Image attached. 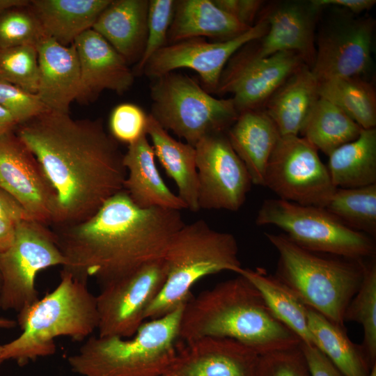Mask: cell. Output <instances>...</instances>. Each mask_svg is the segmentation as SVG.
<instances>
[{
	"label": "cell",
	"mask_w": 376,
	"mask_h": 376,
	"mask_svg": "<svg viewBox=\"0 0 376 376\" xmlns=\"http://www.w3.org/2000/svg\"><path fill=\"white\" fill-rule=\"evenodd\" d=\"M15 133L56 193L58 210L51 226L82 222L123 190L124 154L100 119H75L49 110L19 125Z\"/></svg>",
	"instance_id": "cell-1"
},
{
	"label": "cell",
	"mask_w": 376,
	"mask_h": 376,
	"mask_svg": "<svg viewBox=\"0 0 376 376\" xmlns=\"http://www.w3.org/2000/svg\"><path fill=\"white\" fill-rule=\"evenodd\" d=\"M185 224L180 210L141 208L123 189L89 219L52 230L65 259L62 269L103 287L163 258Z\"/></svg>",
	"instance_id": "cell-2"
},
{
	"label": "cell",
	"mask_w": 376,
	"mask_h": 376,
	"mask_svg": "<svg viewBox=\"0 0 376 376\" xmlns=\"http://www.w3.org/2000/svg\"><path fill=\"white\" fill-rule=\"evenodd\" d=\"M205 337L235 340L260 356L301 343L274 315L257 288L240 274L191 297L185 304L179 341Z\"/></svg>",
	"instance_id": "cell-3"
},
{
	"label": "cell",
	"mask_w": 376,
	"mask_h": 376,
	"mask_svg": "<svg viewBox=\"0 0 376 376\" xmlns=\"http://www.w3.org/2000/svg\"><path fill=\"white\" fill-rule=\"evenodd\" d=\"M58 285L39 299L26 311L17 314L22 334L3 345V358L24 365L40 357L53 355L55 338L67 336L82 341L97 329L96 296L88 282L63 269Z\"/></svg>",
	"instance_id": "cell-4"
},
{
	"label": "cell",
	"mask_w": 376,
	"mask_h": 376,
	"mask_svg": "<svg viewBox=\"0 0 376 376\" xmlns=\"http://www.w3.org/2000/svg\"><path fill=\"white\" fill-rule=\"evenodd\" d=\"M143 322L129 338L91 336L68 356L70 369L81 376H161L178 352L184 308Z\"/></svg>",
	"instance_id": "cell-5"
},
{
	"label": "cell",
	"mask_w": 376,
	"mask_h": 376,
	"mask_svg": "<svg viewBox=\"0 0 376 376\" xmlns=\"http://www.w3.org/2000/svg\"><path fill=\"white\" fill-rule=\"evenodd\" d=\"M265 236L279 253L275 276L306 306L344 327V313L361 283L365 260L324 257L284 234Z\"/></svg>",
	"instance_id": "cell-6"
},
{
	"label": "cell",
	"mask_w": 376,
	"mask_h": 376,
	"mask_svg": "<svg viewBox=\"0 0 376 376\" xmlns=\"http://www.w3.org/2000/svg\"><path fill=\"white\" fill-rule=\"evenodd\" d=\"M235 236L212 228L204 220L185 224L171 238L164 256V285L145 313V320L162 317L192 297V286L201 279L224 271L238 274L242 267Z\"/></svg>",
	"instance_id": "cell-7"
},
{
	"label": "cell",
	"mask_w": 376,
	"mask_h": 376,
	"mask_svg": "<svg viewBox=\"0 0 376 376\" xmlns=\"http://www.w3.org/2000/svg\"><path fill=\"white\" fill-rule=\"evenodd\" d=\"M153 79L150 115L193 146L207 136L225 133L239 116L232 98L212 96L185 75L171 72Z\"/></svg>",
	"instance_id": "cell-8"
},
{
	"label": "cell",
	"mask_w": 376,
	"mask_h": 376,
	"mask_svg": "<svg viewBox=\"0 0 376 376\" xmlns=\"http://www.w3.org/2000/svg\"><path fill=\"white\" fill-rule=\"evenodd\" d=\"M256 224L279 228L292 242L315 253L352 260L373 258L376 253L373 237L349 228L322 207L266 199Z\"/></svg>",
	"instance_id": "cell-9"
},
{
	"label": "cell",
	"mask_w": 376,
	"mask_h": 376,
	"mask_svg": "<svg viewBox=\"0 0 376 376\" xmlns=\"http://www.w3.org/2000/svg\"><path fill=\"white\" fill-rule=\"evenodd\" d=\"M29 219L16 225L11 246L0 253V308L17 314L26 311L40 298L36 287L38 272L56 265L65 259L54 234L49 227Z\"/></svg>",
	"instance_id": "cell-10"
},
{
	"label": "cell",
	"mask_w": 376,
	"mask_h": 376,
	"mask_svg": "<svg viewBox=\"0 0 376 376\" xmlns=\"http://www.w3.org/2000/svg\"><path fill=\"white\" fill-rule=\"evenodd\" d=\"M263 187L278 198L322 207L336 189L318 150L299 135L280 136L267 165Z\"/></svg>",
	"instance_id": "cell-11"
},
{
	"label": "cell",
	"mask_w": 376,
	"mask_h": 376,
	"mask_svg": "<svg viewBox=\"0 0 376 376\" xmlns=\"http://www.w3.org/2000/svg\"><path fill=\"white\" fill-rule=\"evenodd\" d=\"M166 276L163 257L102 287L96 296L97 336H133L144 322L146 311L162 289Z\"/></svg>",
	"instance_id": "cell-12"
},
{
	"label": "cell",
	"mask_w": 376,
	"mask_h": 376,
	"mask_svg": "<svg viewBox=\"0 0 376 376\" xmlns=\"http://www.w3.org/2000/svg\"><path fill=\"white\" fill-rule=\"evenodd\" d=\"M340 10L315 36V58L311 70L318 81L363 77L372 65L375 19Z\"/></svg>",
	"instance_id": "cell-13"
},
{
	"label": "cell",
	"mask_w": 376,
	"mask_h": 376,
	"mask_svg": "<svg viewBox=\"0 0 376 376\" xmlns=\"http://www.w3.org/2000/svg\"><path fill=\"white\" fill-rule=\"evenodd\" d=\"M194 147L199 210H239L252 182L226 134L207 136Z\"/></svg>",
	"instance_id": "cell-14"
},
{
	"label": "cell",
	"mask_w": 376,
	"mask_h": 376,
	"mask_svg": "<svg viewBox=\"0 0 376 376\" xmlns=\"http://www.w3.org/2000/svg\"><path fill=\"white\" fill-rule=\"evenodd\" d=\"M267 29V22L260 16L247 31L227 40L210 42L195 38L170 43L151 57L142 72L155 79L179 68H189L199 75L208 91L215 92L228 61L242 47L262 38Z\"/></svg>",
	"instance_id": "cell-15"
},
{
	"label": "cell",
	"mask_w": 376,
	"mask_h": 376,
	"mask_svg": "<svg viewBox=\"0 0 376 376\" xmlns=\"http://www.w3.org/2000/svg\"><path fill=\"white\" fill-rule=\"evenodd\" d=\"M0 187L31 219L49 226L54 224L56 193L36 156L15 131L0 136Z\"/></svg>",
	"instance_id": "cell-16"
},
{
	"label": "cell",
	"mask_w": 376,
	"mask_h": 376,
	"mask_svg": "<svg viewBox=\"0 0 376 376\" xmlns=\"http://www.w3.org/2000/svg\"><path fill=\"white\" fill-rule=\"evenodd\" d=\"M233 57L224 70L215 91L231 93L239 113L261 109L272 95L295 72L306 65L292 52H282L264 58H256L246 51Z\"/></svg>",
	"instance_id": "cell-17"
},
{
	"label": "cell",
	"mask_w": 376,
	"mask_h": 376,
	"mask_svg": "<svg viewBox=\"0 0 376 376\" xmlns=\"http://www.w3.org/2000/svg\"><path fill=\"white\" fill-rule=\"evenodd\" d=\"M322 10L311 1L269 4L260 13L267 22V31L256 40V48L246 52L256 58L292 52L311 69L315 58V26Z\"/></svg>",
	"instance_id": "cell-18"
},
{
	"label": "cell",
	"mask_w": 376,
	"mask_h": 376,
	"mask_svg": "<svg viewBox=\"0 0 376 376\" xmlns=\"http://www.w3.org/2000/svg\"><path fill=\"white\" fill-rule=\"evenodd\" d=\"M260 355L230 338L205 337L178 342L167 373L176 376H257Z\"/></svg>",
	"instance_id": "cell-19"
},
{
	"label": "cell",
	"mask_w": 376,
	"mask_h": 376,
	"mask_svg": "<svg viewBox=\"0 0 376 376\" xmlns=\"http://www.w3.org/2000/svg\"><path fill=\"white\" fill-rule=\"evenodd\" d=\"M77 50L81 74L77 100H92L103 90L119 94L127 91L134 79L126 60L98 33L88 29L72 43Z\"/></svg>",
	"instance_id": "cell-20"
},
{
	"label": "cell",
	"mask_w": 376,
	"mask_h": 376,
	"mask_svg": "<svg viewBox=\"0 0 376 376\" xmlns=\"http://www.w3.org/2000/svg\"><path fill=\"white\" fill-rule=\"evenodd\" d=\"M39 69L36 94L52 111L69 113L81 88L80 67L76 48L47 36L36 47Z\"/></svg>",
	"instance_id": "cell-21"
},
{
	"label": "cell",
	"mask_w": 376,
	"mask_h": 376,
	"mask_svg": "<svg viewBox=\"0 0 376 376\" xmlns=\"http://www.w3.org/2000/svg\"><path fill=\"white\" fill-rule=\"evenodd\" d=\"M127 176L123 189L141 208L187 209L179 196L173 193L162 179L155 164V154L147 134L128 145L123 155Z\"/></svg>",
	"instance_id": "cell-22"
},
{
	"label": "cell",
	"mask_w": 376,
	"mask_h": 376,
	"mask_svg": "<svg viewBox=\"0 0 376 376\" xmlns=\"http://www.w3.org/2000/svg\"><path fill=\"white\" fill-rule=\"evenodd\" d=\"M226 136L252 184L263 186L267 165L281 136L272 120L263 109L243 111Z\"/></svg>",
	"instance_id": "cell-23"
},
{
	"label": "cell",
	"mask_w": 376,
	"mask_h": 376,
	"mask_svg": "<svg viewBox=\"0 0 376 376\" xmlns=\"http://www.w3.org/2000/svg\"><path fill=\"white\" fill-rule=\"evenodd\" d=\"M149 1L111 0L92 29L101 35L127 63H137L147 38Z\"/></svg>",
	"instance_id": "cell-24"
},
{
	"label": "cell",
	"mask_w": 376,
	"mask_h": 376,
	"mask_svg": "<svg viewBox=\"0 0 376 376\" xmlns=\"http://www.w3.org/2000/svg\"><path fill=\"white\" fill-rule=\"evenodd\" d=\"M251 27L220 8L213 0H181L175 2L168 39L173 43L205 36L222 41L237 37Z\"/></svg>",
	"instance_id": "cell-25"
},
{
	"label": "cell",
	"mask_w": 376,
	"mask_h": 376,
	"mask_svg": "<svg viewBox=\"0 0 376 376\" xmlns=\"http://www.w3.org/2000/svg\"><path fill=\"white\" fill-rule=\"evenodd\" d=\"M319 98L318 81L304 65L272 95L263 109L281 136L299 135Z\"/></svg>",
	"instance_id": "cell-26"
},
{
	"label": "cell",
	"mask_w": 376,
	"mask_h": 376,
	"mask_svg": "<svg viewBox=\"0 0 376 376\" xmlns=\"http://www.w3.org/2000/svg\"><path fill=\"white\" fill-rule=\"evenodd\" d=\"M146 134L152 143L155 157L175 182L178 196L187 209L192 212L200 210L195 147L173 138L150 114H148Z\"/></svg>",
	"instance_id": "cell-27"
},
{
	"label": "cell",
	"mask_w": 376,
	"mask_h": 376,
	"mask_svg": "<svg viewBox=\"0 0 376 376\" xmlns=\"http://www.w3.org/2000/svg\"><path fill=\"white\" fill-rule=\"evenodd\" d=\"M111 0H32L30 7L46 35L63 45L92 29Z\"/></svg>",
	"instance_id": "cell-28"
},
{
	"label": "cell",
	"mask_w": 376,
	"mask_h": 376,
	"mask_svg": "<svg viewBox=\"0 0 376 376\" xmlns=\"http://www.w3.org/2000/svg\"><path fill=\"white\" fill-rule=\"evenodd\" d=\"M327 166L336 188L376 184V129H363L353 141L329 155Z\"/></svg>",
	"instance_id": "cell-29"
},
{
	"label": "cell",
	"mask_w": 376,
	"mask_h": 376,
	"mask_svg": "<svg viewBox=\"0 0 376 376\" xmlns=\"http://www.w3.org/2000/svg\"><path fill=\"white\" fill-rule=\"evenodd\" d=\"M237 274L245 277L257 288L274 315L301 343L314 345L308 325L307 306L288 285L262 267H242Z\"/></svg>",
	"instance_id": "cell-30"
},
{
	"label": "cell",
	"mask_w": 376,
	"mask_h": 376,
	"mask_svg": "<svg viewBox=\"0 0 376 376\" xmlns=\"http://www.w3.org/2000/svg\"><path fill=\"white\" fill-rule=\"evenodd\" d=\"M309 331L318 348L344 376H368L372 369L361 345L348 338L345 327L307 306Z\"/></svg>",
	"instance_id": "cell-31"
},
{
	"label": "cell",
	"mask_w": 376,
	"mask_h": 376,
	"mask_svg": "<svg viewBox=\"0 0 376 376\" xmlns=\"http://www.w3.org/2000/svg\"><path fill=\"white\" fill-rule=\"evenodd\" d=\"M361 130L344 111L320 97L299 134L328 156L338 147L354 140Z\"/></svg>",
	"instance_id": "cell-32"
},
{
	"label": "cell",
	"mask_w": 376,
	"mask_h": 376,
	"mask_svg": "<svg viewBox=\"0 0 376 376\" xmlns=\"http://www.w3.org/2000/svg\"><path fill=\"white\" fill-rule=\"evenodd\" d=\"M318 93L363 129L375 128L376 93L364 77H336L318 81Z\"/></svg>",
	"instance_id": "cell-33"
},
{
	"label": "cell",
	"mask_w": 376,
	"mask_h": 376,
	"mask_svg": "<svg viewBox=\"0 0 376 376\" xmlns=\"http://www.w3.org/2000/svg\"><path fill=\"white\" fill-rule=\"evenodd\" d=\"M349 228L376 236V184L336 188L324 207Z\"/></svg>",
	"instance_id": "cell-34"
},
{
	"label": "cell",
	"mask_w": 376,
	"mask_h": 376,
	"mask_svg": "<svg viewBox=\"0 0 376 376\" xmlns=\"http://www.w3.org/2000/svg\"><path fill=\"white\" fill-rule=\"evenodd\" d=\"M344 322L360 324L363 329L361 345L370 367L376 365V263L373 258L365 262L361 283L347 305Z\"/></svg>",
	"instance_id": "cell-35"
},
{
	"label": "cell",
	"mask_w": 376,
	"mask_h": 376,
	"mask_svg": "<svg viewBox=\"0 0 376 376\" xmlns=\"http://www.w3.org/2000/svg\"><path fill=\"white\" fill-rule=\"evenodd\" d=\"M47 36L30 4L0 14V49L23 45L36 47Z\"/></svg>",
	"instance_id": "cell-36"
},
{
	"label": "cell",
	"mask_w": 376,
	"mask_h": 376,
	"mask_svg": "<svg viewBox=\"0 0 376 376\" xmlns=\"http://www.w3.org/2000/svg\"><path fill=\"white\" fill-rule=\"evenodd\" d=\"M38 79L36 47L23 45L0 49V80L36 93Z\"/></svg>",
	"instance_id": "cell-37"
},
{
	"label": "cell",
	"mask_w": 376,
	"mask_h": 376,
	"mask_svg": "<svg viewBox=\"0 0 376 376\" xmlns=\"http://www.w3.org/2000/svg\"><path fill=\"white\" fill-rule=\"evenodd\" d=\"M176 1H149L147 38L143 53L137 63L134 74L142 71L151 57L166 46L169 31L173 20Z\"/></svg>",
	"instance_id": "cell-38"
},
{
	"label": "cell",
	"mask_w": 376,
	"mask_h": 376,
	"mask_svg": "<svg viewBox=\"0 0 376 376\" xmlns=\"http://www.w3.org/2000/svg\"><path fill=\"white\" fill-rule=\"evenodd\" d=\"M148 118V115L139 106L120 104L109 117L111 135L116 141L130 145L147 134Z\"/></svg>",
	"instance_id": "cell-39"
},
{
	"label": "cell",
	"mask_w": 376,
	"mask_h": 376,
	"mask_svg": "<svg viewBox=\"0 0 376 376\" xmlns=\"http://www.w3.org/2000/svg\"><path fill=\"white\" fill-rule=\"evenodd\" d=\"M0 105L15 118L18 125L49 109L36 93L0 80Z\"/></svg>",
	"instance_id": "cell-40"
},
{
	"label": "cell",
	"mask_w": 376,
	"mask_h": 376,
	"mask_svg": "<svg viewBox=\"0 0 376 376\" xmlns=\"http://www.w3.org/2000/svg\"><path fill=\"white\" fill-rule=\"evenodd\" d=\"M257 376H311L300 344L260 355Z\"/></svg>",
	"instance_id": "cell-41"
},
{
	"label": "cell",
	"mask_w": 376,
	"mask_h": 376,
	"mask_svg": "<svg viewBox=\"0 0 376 376\" xmlns=\"http://www.w3.org/2000/svg\"><path fill=\"white\" fill-rule=\"evenodd\" d=\"M220 8L248 26L253 23L262 10L263 1L260 0H213Z\"/></svg>",
	"instance_id": "cell-42"
},
{
	"label": "cell",
	"mask_w": 376,
	"mask_h": 376,
	"mask_svg": "<svg viewBox=\"0 0 376 376\" xmlns=\"http://www.w3.org/2000/svg\"><path fill=\"white\" fill-rule=\"evenodd\" d=\"M311 376H344L315 346L300 343Z\"/></svg>",
	"instance_id": "cell-43"
},
{
	"label": "cell",
	"mask_w": 376,
	"mask_h": 376,
	"mask_svg": "<svg viewBox=\"0 0 376 376\" xmlns=\"http://www.w3.org/2000/svg\"><path fill=\"white\" fill-rule=\"evenodd\" d=\"M0 217L15 224L24 220L31 219L19 203L1 187H0Z\"/></svg>",
	"instance_id": "cell-44"
},
{
	"label": "cell",
	"mask_w": 376,
	"mask_h": 376,
	"mask_svg": "<svg viewBox=\"0 0 376 376\" xmlns=\"http://www.w3.org/2000/svg\"><path fill=\"white\" fill-rule=\"evenodd\" d=\"M311 1L321 9L334 6L354 15L368 11L376 3L375 0H311Z\"/></svg>",
	"instance_id": "cell-45"
},
{
	"label": "cell",
	"mask_w": 376,
	"mask_h": 376,
	"mask_svg": "<svg viewBox=\"0 0 376 376\" xmlns=\"http://www.w3.org/2000/svg\"><path fill=\"white\" fill-rule=\"evenodd\" d=\"M16 225L0 217V253L8 249L13 242Z\"/></svg>",
	"instance_id": "cell-46"
},
{
	"label": "cell",
	"mask_w": 376,
	"mask_h": 376,
	"mask_svg": "<svg viewBox=\"0 0 376 376\" xmlns=\"http://www.w3.org/2000/svg\"><path fill=\"white\" fill-rule=\"evenodd\" d=\"M18 123L12 114L0 105V136L14 132Z\"/></svg>",
	"instance_id": "cell-47"
},
{
	"label": "cell",
	"mask_w": 376,
	"mask_h": 376,
	"mask_svg": "<svg viewBox=\"0 0 376 376\" xmlns=\"http://www.w3.org/2000/svg\"><path fill=\"white\" fill-rule=\"evenodd\" d=\"M28 0H0V14L17 7L29 6Z\"/></svg>",
	"instance_id": "cell-48"
},
{
	"label": "cell",
	"mask_w": 376,
	"mask_h": 376,
	"mask_svg": "<svg viewBox=\"0 0 376 376\" xmlns=\"http://www.w3.org/2000/svg\"><path fill=\"white\" fill-rule=\"evenodd\" d=\"M17 322L16 320L0 318V329H13L16 327Z\"/></svg>",
	"instance_id": "cell-49"
},
{
	"label": "cell",
	"mask_w": 376,
	"mask_h": 376,
	"mask_svg": "<svg viewBox=\"0 0 376 376\" xmlns=\"http://www.w3.org/2000/svg\"><path fill=\"white\" fill-rule=\"evenodd\" d=\"M368 376H376V365H375Z\"/></svg>",
	"instance_id": "cell-50"
},
{
	"label": "cell",
	"mask_w": 376,
	"mask_h": 376,
	"mask_svg": "<svg viewBox=\"0 0 376 376\" xmlns=\"http://www.w3.org/2000/svg\"><path fill=\"white\" fill-rule=\"evenodd\" d=\"M4 361L3 358V345H0V364Z\"/></svg>",
	"instance_id": "cell-51"
},
{
	"label": "cell",
	"mask_w": 376,
	"mask_h": 376,
	"mask_svg": "<svg viewBox=\"0 0 376 376\" xmlns=\"http://www.w3.org/2000/svg\"><path fill=\"white\" fill-rule=\"evenodd\" d=\"M161 376H176L174 374H172V373H166V374H164Z\"/></svg>",
	"instance_id": "cell-52"
},
{
	"label": "cell",
	"mask_w": 376,
	"mask_h": 376,
	"mask_svg": "<svg viewBox=\"0 0 376 376\" xmlns=\"http://www.w3.org/2000/svg\"><path fill=\"white\" fill-rule=\"evenodd\" d=\"M1 274H0V290H1Z\"/></svg>",
	"instance_id": "cell-53"
}]
</instances>
